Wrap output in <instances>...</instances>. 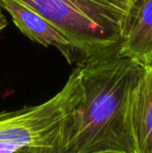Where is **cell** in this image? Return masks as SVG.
<instances>
[{"label":"cell","instance_id":"cell-1","mask_svg":"<svg viewBox=\"0 0 152 153\" xmlns=\"http://www.w3.org/2000/svg\"><path fill=\"white\" fill-rule=\"evenodd\" d=\"M81 98L45 153H134L127 100L142 66L118 52L77 65Z\"/></svg>","mask_w":152,"mask_h":153},{"label":"cell","instance_id":"cell-2","mask_svg":"<svg viewBox=\"0 0 152 153\" xmlns=\"http://www.w3.org/2000/svg\"><path fill=\"white\" fill-rule=\"evenodd\" d=\"M55 26L83 62L118 52L127 12L108 0H16ZM81 62V64H82Z\"/></svg>","mask_w":152,"mask_h":153},{"label":"cell","instance_id":"cell-3","mask_svg":"<svg viewBox=\"0 0 152 153\" xmlns=\"http://www.w3.org/2000/svg\"><path fill=\"white\" fill-rule=\"evenodd\" d=\"M79 68L45 102L0 113V153H45L52 146L63 119L81 98Z\"/></svg>","mask_w":152,"mask_h":153},{"label":"cell","instance_id":"cell-4","mask_svg":"<svg viewBox=\"0 0 152 153\" xmlns=\"http://www.w3.org/2000/svg\"><path fill=\"white\" fill-rule=\"evenodd\" d=\"M0 8L10 14L17 28L29 40L44 47H54L70 65L83 62L80 51L55 26L25 4L16 0H0Z\"/></svg>","mask_w":152,"mask_h":153},{"label":"cell","instance_id":"cell-5","mask_svg":"<svg viewBox=\"0 0 152 153\" xmlns=\"http://www.w3.org/2000/svg\"><path fill=\"white\" fill-rule=\"evenodd\" d=\"M127 125L134 153H152V64L142 67L127 100Z\"/></svg>","mask_w":152,"mask_h":153},{"label":"cell","instance_id":"cell-6","mask_svg":"<svg viewBox=\"0 0 152 153\" xmlns=\"http://www.w3.org/2000/svg\"><path fill=\"white\" fill-rule=\"evenodd\" d=\"M118 54L142 67L152 64V0H136L129 8Z\"/></svg>","mask_w":152,"mask_h":153},{"label":"cell","instance_id":"cell-7","mask_svg":"<svg viewBox=\"0 0 152 153\" xmlns=\"http://www.w3.org/2000/svg\"><path fill=\"white\" fill-rule=\"evenodd\" d=\"M108 1L117 4L118 6H120V7H122L123 10H125L128 14L129 8L133 5V3L136 1V0H108Z\"/></svg>","mask_w":152,"mask_h":153},{"label":"cell","instance_id":"cell-8","mask_svg":"<svg viewBox=\"0 0 152 153\" xmlns=\"http://www.w3.org/2000/svg\"><path fill=\"white\" fill-rule=\"evenodd\" d=\"M6 25H7V21H6L5 17H4L3 13H2V10H1V8H0V31H1L2 29L5 28Z\"/></svg>","mask_w":152,"mask_h":153}]
</instances>
